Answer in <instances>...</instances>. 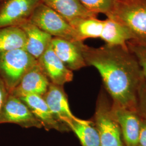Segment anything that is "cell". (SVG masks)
<instances>
[{
  "label": "cell",
  "mask_w": 146,
  "mask_h": 146,
  "mask_svg": "<svg viewBox=\"0 0 146 146\" xmlns=\"http://www.w3.org/2000/svg\"><path fill=\"white\" fill-rule=\"evenodd\" d=\"M78 41H84L90 38H101L104 29V20H100L96 17L80 18L70 22Z\"/></svg>",
  "instance_id": "cell-16"
},
{
  "label": "cell",
  "mask_w": 146,
  "mask_h": 146,
  "mask_svg": "<svg viewBox=\"0 0 146 146\" xmlns=\"http://www.w3.org/2000/svg\"><path fill=\"white\" fill-rule=\"evenodd\" d=\"M19 98L27 104L42 127L47 131L55 129L61 132L70 131L67 125L55 117L42 96L29 95Z\"/></svg>",
  "instance_id": "cell-11"
},
{
  "label": "cell",
  "mask_w": 146,
  "mask_h": 146,
  "mask_svg": "<svg viewBox=\"0 0 146 146\" xmlns=\"http://www.w3.org/2000/svg\"><path fill=\"white\" fill-rule=\"evenodd\" d=\"M107 17L125 27L130 41L146 49V0H116Z\"/></svg>",
  "instance_id": "cell-2"
},
{
  "label": "cell",
  "mask_w": 146,
  "mask_h": 146,
  "mask_svg": "<svg viewBox=\"0 0 146 146\" xmlns=\"http://www.w3.org/2000/svg\"><path fill=\"white\" fill-rule=\"evenodd\" d=\"M111 110L120 125L125 146H138L141 128V117L135 111L111 104Z\"/></svg>",
  "instance_id": "cell-8"
},
{
  "label": "cell",
  "mask_w": 146,
  "mask_h": 146,
  "mask_svg": "<svg viewBox=\"0 0 146 146\" xmlns=\"http://www.w3.org/2000/svg\"><path fill=\"white\" fill-rule=\"evenodd\" d=\"M41 0H5L0 4V28L20 27L29 19Z\"/></svg>",
  "instance_id": "cell-7"
},
{
  "label": "cell",
  "mask_w": 146,
  "mask_h": 146,
  "mask_svg": "<svg viewBox=\"0 0 146 146\" xmlns=\"http://www.w3.org/2000/svg\"><path fill=\"white\" fill-rule=\"evenodd\" d=\"M140 146V145H139V146Z\"/></svg>",
  "instance_id": "cell-26"
},
{
  "label": "cell",
  "mask_w": 146,
  "mask_h": 146,
  "mask_svg": "<svg viewBox=\"0 0 146 146\" xmlns=\"http://www.w3.org/2000/svg\"><path fill=\"white\" fill-rule=\"evenodd\" d=\"M93 122L99 134L100 146H125L120 125L111 113V104L104 92L99 95Z\"/></svg>",
  "instance_id": "cell-4"
},
{
  "label": "cell",
  "mask_w": 146,
  "mask_h": 146,
  "mask_svg": "<svg viewBox=\"0 0 146 146\" xmlns=\"http://www.w3.org/2000/svg\"><path fill=\"white\" fill-rule=\"evenodd\" d=\"M139 145L146 146V120L141 119V128L139 137Z\"/></svg>",
  "instance_id": "cell-23"
},
{
  "label": "cell",
  "mask_w": 146,
  "mask_h": 146,
  "mask_svg": "<svg viewBox=\"0 0 146 146\" xmlns=\"http://www.w3.org/2000/svg\"><path fill=\"white\" fill-rule=\"evenodd\" d=\"M26 36L19 27L0 28V52L24 49Z\"/></svg>",
  "instance_id": "cell-18"
},
{
  "label": "cell",
  "mask_w": 146,
  "mask_h": 146,
  "mask_svg": "<svg viewBox=\"0 0 146 146\" xmlns=\"http://www.w3.org/2000/svg\"><path fill=\"white\" fill-rule=\"evenodd\" d=\"M137 58L139 63L141 66V68L142 69L143 75L146 81V59L141 58Z\"/></svg>",
  "instance_id": "cell-24"
},
{
  "label": "cell",
  "mask_w": 146,
  "mask_h": 146,
  "mask_svg": "<svg viewBox=\"0 0 146 146\" xmlns=\"http://www.w3.org/2000/svg\"><path fill=\"white\" fill-rule=\"evenodd\" d=\"M5 123H14L26 128L42 127L27 104L11 93L0 112V124Z\"/></svg>",
  "instance_id": "cell-6"
},
{
  "label": "cell",
  "mask_w": 146,
  "mask_h": 146,
  "mask_svg": "<svg viewBox=\"0 0 146 146\" xmlns=\"http://www.w3.org/2000/svg\"><path fill=\"white\" fill-rule=\"evenodd\" d=\"M62 87L50 83L47 92L42 97L55 117L67 125L69 121L78 117L71 111L67 96Z\"/></svg>",
  "instance_id": "cell-13"
},
{
  "label": "cell",
  "mask_w": 146,
  "mask_h": 146,
  "mask_svg": "<svg viewBox=\"0 0 146 146\" xmlns=\"http://www.w3.org/2000/svg\"><path fill=\"white\" fill-rule=\"evenodd\" d=\"M19 27L21 28L26 36L24 49L37 60L49 47L53 37L29 21Z\"/></svg>",
  "instance_id": "cell-14"
},
{
  "label": "cell",
  "mask_w": 146,
  "mask_h": 146,
  "mask_svg": "<svg viewBox=\"0 0 146 146\" xmlns=\"http://www.w3.org/2000/svg\"><path fill=\"white\" fill-rule=\"evenodd\" d=\"M127 44L129 50L136 58H143L146 59V48L139 46L130 41L127 42Z\"/></svg>",
  "instance_id": "cell-21"
},
{
  "label": "cell",
  "mask_w": 146,
  "mask_h": 146,
  "mask_svg": "<svg viewBox=\"0 0 146 146\" xmlns=\"http://www.w3.org/2000/svg\"><path fill=\"white\" fill-rule=\"evenodd\" d=\"M41 2L56 11L70 23L80 19L97 15L87 11L80 0H41Z\"/></svg>",
  "instance_id": "cell-15"
},
{
  "label": "cell",
  "mask_w": 146,
  "mask_h": 146,
  "mask_svg": "<svg viewBox=\"0 0 146 146\" xmlns=\"http://www.w3.org/2000/svg\"><path fill=\"white\" fill-rule=\"evenodd\" d=\"M37 62L51 84L63 86L73 80V72L58 58L51 44L38 58Z\"/></svg>",
  "instance_id": "cell-10"
},
{
  "label": "cell",
  "mask_w": 146,
  "mask_h": 146,
  "mask_svg": "<svg viewBox=\"0 0 146 146\" xmlns=\"http://www.w3.org/2000/svg\"><path fill=\"white\" fill-rule=\"evenodd\" d=\"M37 60L24 49L0 52V78L9 93L20 83L25 74Z\"/></svg>",
  "instance_id": "cell-3"
},
{
  "label": "cell",
  "mask_w": 146,
  "mask_h": 146,
  "mask_svg": "<svg viewBox=\"0 0 146 146\" xmlns=\"http://www.w3.org/2000/svg\"><path fill=\"white\" fill-rule=\"evenodd\" d=\"M67 125L77 136L82 146H100L99 134L93 121L78 118Z\"/></svg>",
  "instance_id": "cell-17"
},
{
  "label": "cell",
  "mask_w": 146,
  "mask_h": 146,
  "mask_svg": "<svg viewBox=\"0 0 146 146\" xmlns=\"http://www.w3.org/2000/svg\"><path fill=\"white\" fill-rule=\"evenodd\" d=\"M29 22L53 37L78 41L75 31L69 23L42 2L37 6Z\"/></svg>",
  "instance_id": "cell-5"
},
{
  "label": "cell",
  "mask_w": 146,
  "mask_h": 146,
  "mask_svg": "<svg viewBox=\"0 0 146 146\" xmlns=\"http://www.w3.org/2000/svg\"><path fill=\"white\" fill-rule=\"evenodd\" d=\"M9 94L5 84L0 78V112Z\"/></svg>",
  "instance_id": "cell-22"
},
{
  "label": "cell",
  "mask_w": 146,
  "mask_h": 146,
  "mask_svg": "<svg viewBox=\"0 0 146 146\" xmlns=\"http://www.w3.org/2000/svg\"><path fill=\"white\" fill-rule=\"evenodd\" d=\"M4 1H5V0H0V4H1L2 2H3Z\"/></svg>",
  "instance_id": "cell-25"
},
{
  "label": "cell",
  "mask_w": 146,
  "mask_h": 146,
  "mask_svg": "<svg viewBox=\"0 0 146 146\" xmlns=\"http://www.w3.org/2000/svg\"><path fill=\"white\" fill-rule=\"evenodd\" d=\"M82 53L87 66L99 71L112 104L136 111L138 92L146 80L137 58L128 47L106 44L94 48L84 43Z\"/></svg>",
  "instance_id": "cell-1"
},
{
  "label": "cell",
  "mask_w": 146,
  "mask_h": 146,
  "mask_svg": "<svg viewBox=\"0 0 146 146\" xmlns=\"http://www.w3.org/2000/svg\"><path fill=\"white\" fill-rule=\"evenodd\" d=\"M50 84L37 62L25 74L11 94L17 98L29 95L43 96L47 92Z\"/></svg>",
  "instance_id": "cell-12"
},
{
  "label": "cell",
  "mask_w": 146,
  "mask_h": 146,
  "mask_svg": "<svg viewBox=\"0 0 146 146\" xmlns=\"http://www.w3.org/2000/svg\"><path fill=\"white\" fill-rule=\"evenodd\" d=\"M89 12L98 15L101 13L107 16L111 11L116 0H80Z\"/></svg>",
  "instance_id": "cell-19"
},
{
  "label": "cell",
  "mask_w": 146,
  "mask_h": 146,
  "mask_svg": "<svg viewBox=\"0 0 146 146\" xmlns=\"http://www.w3.org/2000/svg\"><path fill=\"white\" fill-rule=\"evenodd\" d=\"M136 112L142 119L146 120V81L142 84L138 92Z\"/></svg>",
  "instance_id": "cell-20"
},
{
  "label": "cell",
  "mask_w": 146,
  "mask_h": 146,
  "mask_svg": "<svg viewBox=\"0 0 146 146\" xmlns=\"http://www.w3.org/2000/svg\"><path fill=\"white\" fill-rule=\"evenodd\" d=\"M84 44V41L68 40L58 37H53L51 42L52 49L58 58L72 71L87 66L82 53Z\"/></svg>",
  "instance_id": "cell-9"
}]
</instances>
